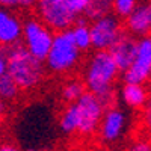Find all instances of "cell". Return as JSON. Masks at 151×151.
Here are the masks:
<instances>
[{
	"label": "cell",
	"instance_id": "obj_26",
	"mask_svg": "<svg viewBox=\"0 0 151 151\" xmlns=\"http://www.w3.org/2000/svg\"><path fill=\"white\" fill-rule=\"evenodd\" d=\"M26 151H36V150H33V148H29V150H26Z\"/></svg>",
	"mask_w": 151,
	"mask_h": 151
},
{
	"label": "cell",
	"instance_id": "obj_3",
	"mask_svg": "<svg viewBox=\"0 0 151 151\" xmlns=\"http://www.w3.org/2000/svg\"><path fill=\"white\" fill-rule=\"evenodd\" d=\"M118 68L113 59L107 53V50L95 52L85 70V88L88 92L97 97L113 92V85L118 77Z\"/></svg>",
	"mask_w": 151,
	"mask_h": 151
},
{
	"label": "cell",
	"instance_id": "obj_7",
	"mask_svg": "<svg viewBox=\"0 0 151 151\" xmlns=\"http://www.w3.org/2000/svg\"><path fill=\"white\" fill-rule=\"evenodd\" d=\"M151 76V40L150 36L137 38V48L132 65L122 73L125 83L144 85Z\"/></svg>",
	"mask_w": 151,
	"mask_h": 151
},
{
	"label": "cell",
	"instance_id": "obj_19",
	"mask_svg": "<svg viewBox=\"0 0 151 151\" xmlns=\"http://www.w3.org/2000/svg\"><path fill=\"white\" fill-rule=\"evenodd\" d=\"M70 11L73 12V14L76 17H80L85 14V11L88 8V5H89V0H65Z\"/></svg>",
	"mask_w": 151,
	"mask_h": 151
},
{
	"label": "cell",
	"instance_id": "obj_21",
	"mask_svg": "<svg viewBox=\"0 0 151 151\" xmlns=\"http://www.w3.org/2000/svg\"><path fill=\"white\" fill-rule=\"evenodd\" d=\"M129 151H151V147L148 141H136L130 145Z\"/></svg>",
	"mask_w": 151,
	"mask_h": 151
},
{
	"label": "cell",
	"instance_id": "obj_6",
	"mask_svg": "<svg viewBox=\"0 0 151 151\" xmlns=\"http://www.w3.org/2000/svg\"><path fill=\"white\" fill-rule=\"evenodd\" d=\"M21 38L24 40V48L33 58L44 62L53 41V32L40 20L29 18L23 24Z\"/></svg>",
	"mask_w": 151,
	"mask_h": 151
},
{
	"label": "cell",
	"instance_id": "obj_2",
	"mask_svg": "<svg viewBox=\"0 0 151 151\" xmlns=\"http://www.w3.org/2000/svg\"><path fill=\"white\" fill-rule=\"evenodd\" d=\"M6 74L17 83L20 89H33L40 85L45 74L44 62L33 58L23 44L17 42L8 47Z\"/></svg>",
	"mask_w": 151,
	"mask_h": 151
},
{
	"label": "cell",
	"instance_id": "obj_11",
	"mask_svg": "<svg viewBox=\"0 0 151 151\" xmlns=\"http://www.w3.org/2000/svg\"><path fill=\"white\" fill-rule=\"evenodd\" d=\"M151 30V5L148 0H141L136 8L125 17V32L134 38L148 36Z\"/></svg>",
	"mask_w": 151,
	"mask_h": 151
},
{
	"label": "cell",
	"instance_id": "obj_17",
	"mask_svg": "<svg viewBox=\"0 0 151 151\" xmlns=\"http://www.w3.org/2000/svg\"><path fill=\"white\" fill-rule=\"evenodd\" d=\"M20 92V88L8 74L0 77V98L2 100H14Z\"/></svg>",
	"mask_w": 151,
	"mask_h": 151
},
{
	"label": "cell",
	"instance_id": "obj_8",
	"mask_svg": "<svg viewBox=\"0 0 151 151\" xmlns=\"http://www.w3.org/2000/svg\"><path fill=\"white\" fill-rule=\"evenodd\" d=\"M121 21L118 17L107 14L104 17H100L92 21L89 26L91 32V47L95 48V52L98 50H109V47L118 40V36L122 32Z\"/></svg>",
	"mask_w": 151,
	"mask_h": 151
},
{
	"label": "cell",
	"instance_id": "obj_23",
	"mask_svg": "<svg viewBox=\"0 0 151 151\" xmlns=\"http://www.w3.org/2000/svg\"><path fill=\"white\" fill-rule=\"evenodd\" d=\"M0 151H21V150L17 145H14V144L5 142V144H0Z\"/></svg>",
	"mask_w": 151,
	"mask_h": 151
},
{
	"label": "cell",
	"instance_id": "obj_20",
	"mask_svg": "<svg viewBox=\"0 0 151 151\" xmlns=\"http://www.w3.org/2000/svg\"><path fill=\"white\" fill-rule=\"evenodd\" d=\"M6 67H8V47L0 45V77L6 74Z\"/></svg>",
	"mask_w": 151,
	"mask_h": 151
},
{
	"label": "cell",
	"instance_id": "obj_16",
	"mask_svg": "<svg viewBox=\"0 0 151 151\" xmlns=\"http://www.w3.org/2000/svg\"><path fill=\"white\" fill-rule=\"evenodd\" d=\"M85 91H86V88L80 80H70L64 86V89H62V97L70 104V103H74Z\"/></svg>",
	"mask_w": 151,
	"mask_h": 151
},
{
	"label": "cell",
	"instance_id": "obj_1",
	"mask_svg": "<svg viewBox=\"0 0 151 151\" xmlns=\"http://www.w3.org/2000/svg\"><path fill=\"white\" fill-rule=\"evenodd\" d=\"M104 107L97 95L85 91L74 103H70L60 115L59 125L64 133L92 134L100 125Z\"/></svg>",
	"mask_w": 151,
	"mask_h": 151
},
{
	"label": "cell",
	"instance_id": "obj_5",
	"mask_svg": "<svg viewBox=\"0 0 151 151\" xmlns=\"http://www.w3.org/2000/svg\"><path fill=\"white\" fill-rule=\"evenodd\" d=\"M35 6L40 21L50 30H68L79 18L70 11L65 0H36Z\"/></svg>",
	"mask_w": 151,
	"mask_h": 151
},
{
	"label": "cell",
	"instance_id": "obj_14",
	"mask_svg": "<svg viewBox=\"0 0 151 151\" xmlns=\"http://www.w3.org/2000/svg\"><path fill=\"white\" fill-rule=\"evenodd\" d=\"M68 30L71 33L73 42L80 52H86V50L91 48V32H89V24L86 23V18L79 17Z\"/></svg>",
	"mask_w": 151,
	"mask_h": 151
},
{
	"label": "cell",
	"instance_id": "obj_13",
	"mask_svg": "<svg viewBox=\"0 0 151 151\" xmlns=\"http://www.w3.org/2000/svg\"><path fill=\"white\" fill-rule=\"evenodd\" d=\"M121 97L124 103L132 109H141L148 101V89L144 85L137 83H124L121 89Z\"/></svg>",
	"mask_w": 151,
	"mask_h": 151
},
{
	"label": "cell",
	"instance_id": "obj_12",
	"mask_svg": "<svg viewBox=\"0 0 151 151\" xmlns=\"http://www.w3.org/2000/svg\"><path fill=\"white\" fill-rule=\"evenodd\" d=\"M21 33L23 23L20 18L8 9L0 8V45L9 47L20 42Z\"/></svg>",
	"mask_w": 151,
	"mask_h": 151
},
{
	"label": "cell",
	"instance_id": "obj_22",
	"mask_svg": "<svg viewBox=\"0 0 151 151\" xmlns=\"http://www.w3.org/2000/svg\"><path fill=\"white\" fill-rule=\"evenodd\" d=\"M35 5H36V0H17V6L18 8L27 9V8H32Z\"/></svg>",
	"mask_w": 151,
	"mask_h": 151
},
{
	"label": "cell",
	"instance_id": "obj_4",
	"mask_svg": "<svg viewBox=\"0 0 151 151\" xmlns=\"http://www.w3.org/2000/svg\"><path fill=\"white\" fill-rule=\"evenodd\" d=\"M80 60V50L73 42L70 30H62L53 35L48 55L45 58V65L53 73H68L76 68Z\"/></svg>",
	"mask_w": 151,
	"mask_h": 151
},
{
	"label": "cell",
	"instance_id": "obj_10",
	"mask_svg": "<svg viewBox=\"0 0 151 151\" xmlns=\"http://www.w3.org/2000/svg\"><path fill=\"white\" fill-rule=\"evenodd\" d=\"M125 125H127V118H125V113L121 109L118 107L106 109L98 125L101 139L107 144L119 141L125 130Z\"/></svg>",
	"mask_w": 151,
	"mask_h": 151
},
{
	"label": "cell",
	"instance_id": "obj_24",
	"mask_svg": "<svg viewBox=\"0 0 151 151\" xmlns=\"http://www.w3.org/2000/svg\"><path fill=\"white\" fill-rule=\"evenodd\" d=\"M0 6L3 9L6 8H15L17 6V0H0Z\"/></svg>",
	"mask_w": 151,
	"mask_h": 151
},
{
	"label": "cell",
	"instance_id": "obj_15",
	"mask_svg": "<svg viewBox=\"0 0 151 151\" xmlns=\"http://www.w3.org/2000/svg\"><path fill=\"white\" fill-rule=\"evenodd\" d=\"M110 11H112V0H89V5H88L83 15L94 21L100 17L110 14Z\"/></svg>",
	"mask_w": 151,
	"mask_h": 151
},
{
	"label": "cell",
	"instance_id": "obj_18",
	"mask_svg": "<svg viewBox=\"0 0 151 151\" xmlns=\"http://www.w3.org/2000/svg\"><path fill=\"white\" fill-rule=\"evenodd\" d=\"M139 2L141 0H112V11L115 12V17L125 18Z\"/></svg>",
	"mask_w": 151,
	"mask_h": 151
},
{
	"label": "cell",
	"instance_id": "obj_25",
	"mask_svg": "<svg viewBox=\"0 0 151 151\" xmlns=\"http://www.w3.org/2000/svg\"><path fill=\"white\" fill-rule=\"evenodd\" d=\"M3 116H5V103H3V100L0 98V124L3 121Z\"/></svg>",
	"mask_w": 151,
	"mask_h": 151
},
{
	"label": "cell",
	"instance_id": "obj_9",
	"mask_svg": "<svg viewBox=\"0 0 151 151\" xmlns=\"http://www.w3.org/2000/svg\"><path fill=\"white\" fill-rule=\"evenodd\" d=\"M136 48H137V38L127 33L125 30H122L118 40L109 47L107 53L113 59L119 73H124L132 65L136 55Z\"/></svg>",
	"mask_w": 151,
	"mask_h": 151
}]
</instances>
